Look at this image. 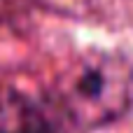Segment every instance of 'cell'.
Here are the masks:
<instances>
[{
    "label": "cell",
    "mask_w": 133,
    "mask_h": 133,
    "mask_svg": "<svg viewBox=\"0 0 133 133\" xmlns=\"http://www.w3.org/2000/svg\"><path fill=\"white\" fill-rule=\"evenodd\" d=\"M56 101L79 129H101L133 108V61L117 51L79 54L56 79Z\"/></svg>",
    "instance_id": "1"
},
{
    "label": "cell",
    "mask_w": 133,
    "mask_h": 133,
    "mask_svg": "<svg viewBox=\"0 0 133 133\" xmlns=\"http://www.w3.org/2000/svg\"><path fill=\"white\" fill-rule=\"evenodd\" d=\"M0 133H54L40 108L16 89L0 87Z\"/></svg>",
    "instance_id": "2"
}]
</instances>
